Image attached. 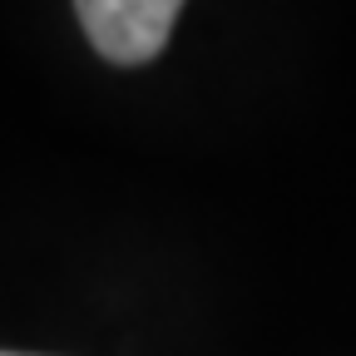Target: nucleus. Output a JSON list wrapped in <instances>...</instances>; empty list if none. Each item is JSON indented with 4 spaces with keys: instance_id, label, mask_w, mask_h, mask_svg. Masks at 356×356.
<instances>
[{
    "instance_id": "obj_1",
    "label": "nucleus",
    "mask_w": 356,
    "mask_h": 356,
    "mask_svg": "<svg viewBox=\"0 0 356 356\" xmlns=\"http://www.w3.org/2000/svg\"><path fill=\"white\" fill-rule=\"evenodd\" d=\"M89 44L114 65H149L184 10V0H74Z\"/></svg>"
},
{
    "instance_id": "obj_2",
    "label": "nucleus",
    "mask_w": 356,
    "mask_h": 356,
    "mask_svg": "<svg viewBox=\"0 0 356 356\" xmlns=\"http://www.w3.org/2000/svg\"><path fill=\"white\" fill-rule=\"evenodd\" d=\"M0 356H15V351H0Z\"/></svg>"
}]
</instances>
